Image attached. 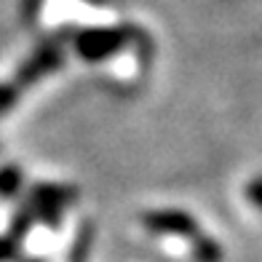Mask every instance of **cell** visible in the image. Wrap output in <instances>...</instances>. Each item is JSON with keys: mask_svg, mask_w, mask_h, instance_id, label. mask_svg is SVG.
Returning a JSON list of instances; mask_svg holds the SVG:
<instances>
[{"mask_svg": "<svg viewBox=\"0 0 262 262\" xmlns=\"http://www.w3.org/2000/svg\"><path fill=\"white\" fill-rule=\"evenodd\" d=\"M195 259L198 262H220V249L211 241H198L195 244Z\"/></svg>", "mask_w": 262, "mask_h": 262, "instance_id": "obj_1", "label": "cell"}, {"mask_svg": "<svg viewBox=\"0 0 262 262\" xmlns=\"http://www.w3.org/2000/svg\"><path fill=\"white\" fill-rule=\"evenodd\" d=\"M11 94H14V91H11V89H0V107H6V104H8V99H11Z\"/></svg>", "mask_w": 262, "mask_h": 262, "instance_id": "obj_2", "label": "cell"}]
</instances>
